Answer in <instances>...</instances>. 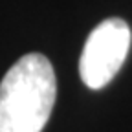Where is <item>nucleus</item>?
<instances>
[{
    "instance_id": "f03ea898",
    "label": "nucleus",
    "mask_w": 132,
    "mask_h": 132,
    "mask_svg": "<svg viewBox=\"0 0 132 132\" xmlns=\"http://www.w3.org/2000/svg\"><path fill=\"white\" fill-rule=\"evenodd\" d=\"M132 33L123 19L112 16L97 24L88 35L79 59V75L92 88H105L123 66L130 50Z\"/></svg>"
},
{
    "instance_id": "f257e3e1",
    "label": "nucleus",
    "mask_w": 132,
    "mask_h": 132,
    "mask_svg": "<svg viewBox=\"0 0 132 132\" xmlns=\"http://www.w3.org/2000/svg\"><path fill=\"white\" fill-rule=\"evenodd\" d=\"M55 97L52 62L40 53L20 57L0 82V132H42Z\"/></svg>"
}]
</instances>
